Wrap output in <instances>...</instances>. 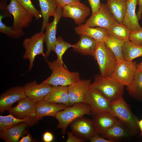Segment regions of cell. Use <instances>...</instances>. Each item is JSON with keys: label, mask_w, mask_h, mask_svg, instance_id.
Instances as JSON below:
<instances>
[{"label": "cell", "mask_w": 142, "mask_h": 142, "mask_svg": "<svg viewBox=\"0 0 142 142\" xmlns=\"http://www.w3.org/2000/svg\"><path fill=\"white\" fill-rule=\"evenodd\" d=\"M52 71L50 75L43 81L53 86H69L81 80L78 72H71L64 66V63L57 60L52 62L45 60Z\"/></svg>", "instance_id": "obj_1"}, {"label": "cell", "mask_w": 142, "mask_h": 142, "mask_svg": "<svg viewBox=\"0 0 142 142\" xmlns=\"http://www.w3.org/2000/svg\"><path fill=\"white\" fill-rule=\"evenodd\" d=\"M110 113L126 126L133 136L138 134L140 130L139 119L132 113L122 96L111 102Z\"/></svg>", "instance_id": "obj_2"}, {"label": "cell", "mask_w": 142, "mask_h": 142, "mask_svg": "<svg viewBox=\"0 0 142 142\" xmlns=\"http://www.w3.org/2000/svg\"><path fill=\"white\" fill-rule=\"evenodd\" d=\"M86 114L92 115L91 108L87 103H77L67 106L58 112L55 117L58 121L57 128L61 129L62 134L64 136L69 125L77 118Z\"/></svg>", "instance_id": "obj_3"}, {"label": "cell", "mask_w": 142, "mask_h": 142, "mask_svg": "<svg viewBox=\"0 0 142 142\" xmlns=\"http://www.w3.org/2000/svg\"><path fill=\"white\" fill-rule=\"evenodd\" d=\"M93 57L97 61L102 76L110 77L113 72L118 61L114 54L104 42L97 43Z\"/></svg>", "instance_id": "obj_4"}, {"label": "cell", "mask_w": 142, "mask_h": 142, "mask_svg": "<svg viewBox=\"0 0 142 142\" xmlns=\"http://www.w3.org/2000/svg\"><path fill=\"white\" fill-rule=\"evenodd\" d=\"M124 86L109 77H103L100 74L95 76L90 88L98 89L112 102L123 95Z\"/></svg>", "instance_id": "obj_5"}, {"label": "cell", "mask_w": 142, "mask_h": 142, "mask_svg": "<svg viewBox=\"0 0 142 142\" xmlns=\"http://www.w3.org/2000/svg\"><path fill=\"white\" fill-rule=\"evenodd\" d=\"M45 37L44 33L41 31L31 37L26 38L23 42L22 45L25 50L23 58L29 60V62L28 71L32 69L34 59L37 55H42L44 58L45 57L43 51Z\"/></svg>", "instance_id": "obj_6"}, {"label": "cell", "mask_w": 142, "mask_h": 142, "mask_svg": "<svg viewBox=\"0 0 142 142\" xmlns=\"http://www.w3.org/2000/svg\"><path fill=\"white\" fill-rule=\"evenodd\" d=\"M137 64L133 61L124 60L118 62L113 72L109 77L124 86H129L134 80Z\"/></svg>", "instance_id": "obj_7"}, {"label": "cell", "mask_w": 142, "mask_h": 142, "mask_svg": "<svg viewBox=\"0 0 142 142\" xmlns=\"http://www.w3.org/2000/svg\"><path fill=\"white\" fill-rule=\"evenodd\" d=\"M84 100L90 106L93 115L110 112L111 102L96 88H89L85 94Z\"/></svg>", "instance_id": "obj_8"}, {"label": "cell", "mask_w": 142, "mask_h": 142, "mask_svg": "<svg viewBox=\"0 0 142 142\" xmlns=\"http://www.w3.org/2000/svg\"><path fill=\"white\" fill-rule=\"evenodd\" d=\"M6 8L13 17L12 26L15 29L28 27L34 17L22 6L17 0H11Z\"/></svg>", "instance_id": "obj_9"}, {"label": "cell", "mask_w": 142, "mask_h": 142, "mask_svg": "<svg viewBox=\"0 0 142 142\" xmlns=\"http://www.w3.org/2000/svg\"><path fill=\"white\" fill-rule=\"evenodd\" d=\"M62 9V17L72 19L78 25L83 24L90 13V8L78 0L66 5Z\"/></svg>", "instance_id": "obj_10"}, {"label": "cell", "mask_w": 142, "mask_h": 142, "mask_svg": "<svg viewBox=\"0 0 142 142\" xmlns=\"http://www.w3.org/2000/svg\"><path fill=\"white\" fill-rule=\"evenodd\" d=\"M70 126L73 133L84 141L90 140L96 133L92 120L83 116L73 121Z\"/></svg>", "instance_id": "obj_11"}, {"label": "cell", "mask_w": 142, "mask_h": 142, "mask_svg": "<svg viewBox=\"0 0 142 142\" xmlns=\"http://www.w3.org/2000/svg\"><path fill=\"white\" fill-rule=\"evenodd\" d=\"M116 22L106 4L101 3L99 10L92 14L90 18L86 21L85 24L91 27H99L108 29Z\"/></svg>", "instance_id": "obj_12"}, {"label": "cell", "mask_w": 142, "mask_h": 142, "mask_svg": "<svg viewBox=\"0 0 142 142\" xmlns=\"http://www.w3.org/2000/svg\"><path fill=\"white\" fill-rule=\"evenodd\" d=\"M53 86L43 81L40 84L34 80L24 86L26 96L36 102L43 99L52 90Z\"/></svg>", "instance_id": "obj_13"}, {"label": "cell", "mask_w": 142, "mask_h": 142, "mask_svg": "<svg viewBox=\"0 0 142 142\" xmlns=\"http://www.w3.org/2000/svg\"><path fill=\"white\" fill-rule=\"evenodd\" d=\"M26 96L24 86H16L7 90L0 96V113L8 110L15 103Z\"/></svg>", "instance_id": "obj_14"}, {"label": "cell", "mask_w": 142, "mask_h": 142, "mask_svg": "<svg viewBox=\"0 0 142 142\" xmlns=\"http://www.w3.org/2000/svg\"><path fill=\"white\" fill-rule=\"evenodd\" d=\"M36 103L26 96L19 100L17 105L11 107L8 111L18 118L23 119L27 117L36 118Z\"/></svg>", "instance_id": "obj_15"}, {"label": "cell", "mask_w": 142, "mask_h": 142, "mask_svg": "<svg viewBox=\"0 0 142 142\" xmlns=\"http://www.w3.org/2000/svg\"><path fill=\"white\" fill-rule=\"evenodd\" d=\"M62 8L58 7L53 21L51 23H49L45 29L44 42L47 50L44 58L45 60L50 55L55 42L57 26L62 17Z\"/></svg>", "instance_id": "obj_16"}, {"label": "cell", "mask_w": 142, "mask_h": 142, "mask_svg": "<svg viewBox=\"0 0 142 142\" xmlns=\"http://www.w3.org/2000/svg\"><path fill=\"white\" fill-rule=\"evenodd\" d=\"M91 84L90 80H81L68 86L69 106L79 102L85 103L84 96Z\"/></svg>", "instance_id": "obj_17"}, {"label": "cell", "mask_w": 142, "mask_h": 142, "mask_svg": "<svg viewBox=\"0 0 142 142\" xmlns=\"http://www.w3.org/2000/svg\"><path fill=\"white\" fill-rule=\"evenodd\" d=\"M36 119L38 121L45 116L55 117L58 112L67 107L63 104L51 102L44 99L36 102Z\"/></svg>", "instance_id": "obj_18"}, {"label": "cell", "mask_w": 142, "mask_h": 142, "mask_svg": "<svg viewBox=\"0 0 142 142\" xmlns=\"http://www.w3.org/2000/svg\"><path fill=\"white\" fill-rule=\"evenodd\" d=\"M93 115L92 120L96 132L99 134L100 135L120 121L110 112L103 113Z\"/></svg>", "instance_id": "obj_19"}, {"label": "cell", "mask_w": 142, "mask_h": 142, "mask_svg": "<svg viewBox=\"0 0 142 142\" xmlns=\"http://www.w3.org/2000/svg\"><path fill=\"white\" fill-rule=\"evenodd\" d=\"M138 0H126L127 9L122 24L131 32L142 29L135 12Z\"/></svg>", "instance_id": "obj_20"}, {"label": "cell", "mask_w": 142, "mask_h": 142, "mask_svg": "<svg viewBox=\"0 0 142 142\" xmlns=\"http://www.w3.org/2000/svg\"><path fill=\"white\" fill-rule=\"evenodd\" d=\"M100 135L111 142L118 141L133 136L129 130L120 121L103 132Z\"/></svg>", "instance_id": "obj_21"}, {"label": "cell", "mask_w": 142, "mask_h": 142, "mask_svg": "<svg viewBox=\"0 0 142 142\" xmlns=\"http://www.w3.org/2000/svg\"><path fill=\"white\" fill-rule=\"evenodd\" d=\"M80 38L76 43L72 45L71 47L74 51L84 55L94 57L97 44L93 38L85 35H79Z\"/></svg>", "instance_id": "obj_22"}, {"label": "cell", "mask_w": 142, "mask_h": 142, "mask_svg": "<svg viewBox=\"0 0 142 142\" xmlns=\"http://www.w3.org/2000/svg\"><path fill=\"white\" fill-rule=\"evenodd\" d=\"M75 33L79 35L84 34L95 40L97 43L104 42L107 34V29L102 27H95L82 24L74 28Z\"/></svg>", "instance_id": "obj_23"}, {"label": "cell", "mask_w": 142, "mask_h": 142, "mask_svg": "<svg viewBox=\"0 0 142 142\" xmlns=\"http://www.w3.org/2000/svg\"><path fill=\"white\" fill-rule=\"evenodd\" d=\"M43 99L45 101L58 104H62L69 106V97L68 86H53L50 92Z\"/></svg>", "instance_id": "obj_24"}, {"label": "cell", "mask_w": 142, "mask_h": 142, "mask_svg": "<svg viewBox=\"0 0 142 142\" xmlns=\"http://www.w3.org/2000/svg\"><path fill=\"white\" fill-rule=\"evenodd\" d=\"M29 126L28 123L23 122L8 127L0 131V138L6 142H18L26 128Z\"/></svg>", "instance_id": "obj_25"}, {"label": "cell", "mask_w": 142, "mask_h": 142, "mask_svg": "<svg viewBox=\"0 0 142 142\" xmlns=\"http://www.w3.org/2000/svg\"><path fill=\"white\" fill-rule=\"evenodd\" d=\"M37 0L39 4L40 12L43 19L41 31H43L49 23V17H54L55 16L58 7L54 0Z\"/></svg>", "instance_id": "obj_26"}, {"label": "cell", "mask_w": 142, "mask_h": 142, "mask_svg": "<svg viewBox=\"0 0 142 142\" xmlns=\"http://www.w3.org/2000/svg\"><path fill=\"white\" fill-rule=\"evenodd\" d=\"M126 0H106V3L116 21L122 24L127 9Z\"/></svg>", "instance_id": "obj_27"}, {"label": "cell", "mask_w": 142, "mask_h": 142, "mask_svg": "<svg viewBox=\"0 0 142 142\" xmlns=\"http://www.w3.org/2000/svg\"><path fill=\"white\" fill-rule=\"evenodd\" d=\"M125 42L117 37L107 34L104 41L105 45L115 56L118 62L124 60L122 49Z\"/></svg>", "instance_id": "obj_28"}, {"label": "cell", "mask_w": 142, "mask_h": 142, "mask_svg": "<svg viewBox=\"0 0 142 142\" xmlns=\"http://www.w3.org/2000/svg\"><path fill=\"white\" fill-rule=\"evenodd\" d=\"M38 121L36 118L27 117L20 119L11 114L6 116L0 115V131L23 122L27 123L30 126H32L37 123Z\"/></svg>", "instance_id": "obj_29"}, {"label": "cell", "mask_w": 142, "mask_h": 142, "mask_svg": "<svg viewBox=\"0 0 142 142\" xmlns=\"http://www.w3.org/2000/svg\"><path fill=\"white\" fill-rule=\"evenodd\" d=\"M122 52L124 60L132 61L137 57H142V45L135 44L129 40L125 42Z\"/></svg>", "instance_id": "obj_30"}, {"label": "cell", "mask_w": 142, "mask_h": 142, "mask_svg": "<svg viewBox=\"0 0 142 142\" xmlns=\"http://www.w3.org/2000/svg\"><path fill=\"white\" fill-rule=\"evenodd\" d=\"M126 89L131 97L142 102V72L137 70L134 82Z\"/></svg>", "instance_id": "obj_31"}, {"label": "cell", "mask_w": 142, "mask_h": 142, "mask_svg": "<svg viewBox=\"0 0 142 142\" xmlns=\"http://www.w3.org/2000/svg\"><path fill=\"white\" fill-rule=\"evenodd\" d=\"M131 32L125 25L117 22L111 25L107 29V34L113 35L125 42L129 40Z\"/></svg>", "instance_id": "obj_32"}, {"label": "cell", "mask_w": 142, "mask_h": 142, "mask_svg": "<svg viewBox=\"0 0 142 142\" xmlns=\"http://www.w3.org/2000/svg\"><path fill=\"white\" fill-rule=\"evenodd\" d=\"M72 46V44L64 41L61 36L57 38L52 49V51L57 54V59L63 63L62 60L63 56L68 48L71 47Z\"/></svg>", "instance_id": "obj_33"}, {"label": "cell", "mask_w": 142, "mask_h": 142, "mask_svg": "<svg viewBox=\"0 0 142 142\" xmlns=\"http://www.w3.org/2000/svg\"><path fill=\"white\" fill-rule=\"evenodd\" d=\"M3 17L0 16V32L5 34L7 36L14 39L18 38L24 35V33L23 29H14L12 25L8 26H6L2 21Z\"/></svg>", "instance_id": "obj_34"}, {"label": "cell", "mask_w": 142, "mask_h": 142, "mask_svg": "<svg viewBox=\"0 0 142 142\" xmlns=\"http://www.w3.org/2000/svg\"><path fill=\"white\" fill-rule=\"evenodd\" d=\"M19 3L26 10L32 14L35 19L38 20L42 18L40 12L34 6L31 0H17Z\"/></svg>", "instance_id": "obj_35"}, {"label": "cell", "mask_w": 142, "mask_h": 142, "mask_svg": "<svg viewBox=\"0 0 142 142\" xmlns=\"http://www.w3.org/2000/svg\"><path fill=\"white\" fill-rule=\"evenodd\" d=\"M129 40L136 45H142V29L134 32H131Z\"/></svg>", "instance_id": "obj_36"}, {"label": "cell", "mask_w": 142, "mask_h": 142, "mask_svg": "<svg viewBox=\"0 0 142 142\" xmlns=\"http://www.w3.org/2000/svg\"><path fill=\"white\" fill-rule=\"evenodd\" d=\"M90 6L92 14H94L99 9L101 3L100 0H88Z\"/></svg>", "instance_id": "obj_37"}, {"label": "cell", "mask_w": 142, "mask_h": 142, "mask_svg": "<svg viewBox=\"0 0 142 142\" xmlns=\"http://www.w3.org/2000/svg\"><path fill=\"white\" fill-rule=\"evenodd\" d=\"M68 138L66 142H83L82 139L75 135L72 132L68 131L67 132Z\"/></svg>", "instance_id": "obj_38"}, {"label": "cell", "mask_w": 142, "mask_h": 142, "mask_svg": "<svg viewBox=\"0 0 142 142\" xmlns=\"http://www.w3.org/2000/svg\"><path fill=\"white\" fill-rule=\"evenodd\" d=\"M90 140L91 142H111L110 140L100 136L96 133L90 139Z\"/></svg>", "instance_id": "obj_39"}, {"label": "cell", "mask_w": 142, "mask_h": 142, "mask_svg": "<svg viewBox=\"0 0 142 142\" xmlns=\"http://www.w3.org/2000/svg\"><path fill=\"white\" fill-rule=\"evenodd\" d=\"M59 8H63L66 5L77 0H54Z\"/></svg>", "instance_id": "obj_40"}, {"label": "cell", "mask_w": 142, "mask_h": 142, "mask_svg": "<svg viewBox=\"0 0 142 142\" xmlns=\"http://www.w3.org/2000/svg\"><path fill=\"white\" fill-rule=\"evenodd\" d=\"M53 135L51 133L47 131L44 134L43 139L45 142H51L53 140Z\"/></svg>", "instance_id": "obj_41"}, {"label": "cell", "mask_w": 142, "mask_h": 142, "mask_svg": "<svg viewBox=\"0 0 142 142\" xmlns=\"http://www.w3.org/2000/svg\"><path fill=\"white\" fill-rule=\"evenodd\" d=\"M138 9L136 14L138 20L140 21L142 18V0H138Z\"/></svg>", "instance_id": "obj_42"}, {"label": "cell", "mask_w": 142, "mask_h": 142, "mask_svg": "<svg viewBox=\"0 0 142 142\" xmlns=\"http://www.w3.org/2000/svg\"><path fill=\"white\" fill-rule=\"evenodd\" d=\"M32 138L31 135L28 133L27 136L22 138L19 142H31L32 141Z\"/></svg>", "instance_id": "obj_43"}, {"label": "cell", "mask_w": 142, "mask_h": 142, "mask_svg": "<svg viewBox=\"0 0 142 142\" xmlns=\"http://www.w3.org/2000/svg\"><path fill=\"white\" fill-rule=\"evenodd\" d=\"M138 125L140 130L141 131L140 134L142 135V119L139 120L138 122Z\"/></svg>", "instance_id": "obj_44"}, {"label": "cell", "mask_w": 142, "mask_h": 142, "mask_svg": "<svg viewBox=\"0 0 142 142\" xmlns=\"http://www.w3.org/2000/svg\"><path fill=\"white\" fill-rule=\"evenodd\" d=\"M137 70L142 72V61L137 64Z\"/></svg>", "instance_id": "obj_45"}, {"label": "cell", "mask_w": 142, "mask_h": 142, "mask_svg": "<svg viewBox=\"0 0 142 142\" xmlns=\"http://www.w3.org/2000/svg\"><path fill=\"white\" fill-rule=\"evenodd\" d=\"M79 0V1H80V0Z\"/></svg>", "instance_id": "obj_46"}]
</instances>
